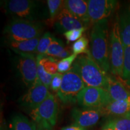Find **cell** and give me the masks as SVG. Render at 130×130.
I'll return each mask as SVG.
<instances>
[{"label": "cell", "mask_w": 130, "mask_h": 130, "mask_svg": "<svg viewBox=\"0 0 130 130\" xmlns=\"http://www.w3.org/2000/svg\"><path fill=\"white\" fill-rule=\"evenodd\" d=\"M108 19L99 21L92 27L90 52L92 58L105 73L110 71Z\"/></svg>", "instance_id": "obj_1"}, {"label": "cell", "mask_w": 130, "mask_h": 130, "mask_svg": "<svg viewBox=\"0 0 130 130\" xmlns=\"http://www.w3.org/2000/svg\"><path fill=\"white\" fill-rule=\"evenodd\" d=\"M6 13L13 18L41 22L49 18L48 9L42 2L32 0H8L1 3Z\"/></svg>", "instance_id": "obj_2"}, {"label": "cell", "mask_w": 130, "mask_h": 130, "mask_svg": "<svg viewBox=\"0 0 130 130\" xmlns=\"http://www.w3.org/2000/svg\"><path fill=\"white\" fill-rule=\"evenodd\" d=\"M73 65L77 69L86 86L106 89L108 76L94 60L90 52L79 55Z\"/></svg>", "instance_id": "obj_3"}, {"label": "cell", "mask_w": 130, "mask_h": 130, "mask_svg": "<svg viewBox=\"0 0 130 130\" xmlns=\"http://www.w3.org/2000/svg\"><path fill=\"white\" fill-rule=\"evenodd\" d=\"M44 26L41 22L13 18L4 29L7 40L22 41L42 36Z\"/></svg>", "instance_id": "obj_4"}, {"label": "cell", "mask_w": 130, "mask_h": 130, "mask_svg": "<svg viewBox=\"0 0 130 130\" xmlns=\"http://www.w3.org/2000/svg\"><path fill=\"white\" fill-rule=\"evenodd\" d=\"M58 104L56 98L53 94L42 103L33 109L30 110L29 115L32 121L39 128L52 130L58 119Z\"/></svg>", "instance_id": "obj_5"}, {"label": "cell", "mask_w": 130, "mask_h": 130, "mask_svg": "<svg viewBox=\"0 0 130 130\" xmlns=\"http://www.w3.org/2000/svg\"><path fill=\"white\" fill-rule=\"evenodd\" d=\"M85 87L78 72L73 65L69 71L63 74L60 88L57 95L65 104L75 103L78 95Z\"/></svg>", "instance_id": "obj_6"}, {"label": "cell", "mask_w": 130, "mask_h": 130, "mask_svg": "<svg viewBox=\"0 0 130 130\" xmlns=\"http://www.w3.org/2000/svg\"><path fill=\"white\" fill-rule=\"evenodd\" d=\"M125 47L120 34L118 19L114 23L110 35V71L115 75L122 77Z\"/></svg>", "instance_id": "obj_7"}, {"label": "cell", "mask_w": 130, "mask_h": 130, "mask_svg": "<svg viewBox=\"0 0 130 130\" xmlns=\"http://www.w3.org/2000/svg\"><path fill=\"white\" fill-rule=\"evenodd\" d=\"M111 102L106 89L86 86L78 95L77 102L85 108H101Z\"/></svg>", "instance_id": "obj_8"}, {"label": "cell", "mask_w": 130, "mask_h": 130, "mask_svg": "<svg viewBox=\"0 0 130 130\" xmlns=\"http://www.w3.org/2000/svg\"><path fill=\"white\" fill-rule=\"evenodd\" d=\"M15 53L19 55L17 68L21 79L26 87L30 88L38 78L37 55L17 51Z\"/></svg>", "instance_id": "obj_9"}, {"label": "cell", "mask_w": 130, "mask_h": 130, "mask_svg": "<svg viewBox=\"0 0 130 130\" xmlns=\"http://www.w3.org/2000/svg\"><path fill=\"white\" fill-rule=\"evenodd\" d=\"M48 89L37 78L35 83L19 98V104L30 110L33 109L42 103L51 94Z\"/></svg>", "instance_id": "obj_10"}, {"label": "cell", "mask_w": 130, "mask_h": 130, "mask_svg": "<svg viewBox=\"0 0 130 130\" xmlns=\"http://www.w3.org/2000/svg\"><path fill=\"white\" fill-rule=\"evenodd\" d=\"M118 2L115 0H89V16L92 25L99 21L108 19L115 10Z\"/></svg>", "instance_id": "obj_11"}, {"label": "cell", "mask_w": 130, "mask_h": 130, "mask_svg": "<svg viewBox=\"0 0 130 130\" xmlns=\"http://www.w3.org/2000/svg\"><path fill=\"white\" fill-rule=\"evenodd\" d=\"M71 116L74 124L87 129L96 124L102 114L100 108H74L71 111Z\"/></svg>", "instance_id": "obj_12"}, {"label": "cell", "mask_w": 130, "mask_h": 130, "mask_svg": "<svg viewBox=\"0 0 130 130\" xmlns=\"http://www.w3.org/2000/svg\"><path fill=\"white\" fill-rule=\"evenodd\" d=\"M54 25L58 32L63 34L68 31L85 27L82 22L65 8L58 14Z\"/></svg>", "instance_id": "obj_13"}, {"label": "cell", "mask_w": 130, "mask_h": 130, "mask_svg": "<svg viewBox=\"0 0 130 130\" xmlns=\"http://www.w3.org/2000/svg\"><path fill=\"white\" fill-rule=\"evenodd\" d=\"M64 8L82 22L85 27L90 24L89 16L88 1L65 0Z\"/></svg>", "instance_id": "obj_14"}, {"label": "cell", "mask_w": 130, "mask_h": 130, "mask_svg": "<svg viewBox=\"0 0 130 130\" xmlns=\"http://www.w3.org/2000/svg\"><path fill=\"white\" fill-rule=\"evenodd\" d=\"M106 90L111 101L126 100L130 98V90L120 81L109 77Z\"/></svg>", "instance_id": "obj_15"}, {"label": "cell", "mask_w": 130, "mask_h": 130, "mask_svg": "<svg viewBox=\"0 0 130 130\" xmlns=\"http://www.w3.org/2000/svg\"><path fill=\"white\" fill-rule=\"evenodd\" d=\"M102 116H121L130 113V98L126 100L111 101L100 108Z\"/></svg>", "instance_id": "obj_16"}, {"label": "cell", "mask_w": 130, "mask_h": 130, "mask_svg": "<svg viewBox=\"0 0 130 130\" xmlns=\"http://www.w3.org/2000/svg\"><path fill=\"white\" fill-rule=\"evenodd\" d=\"M118 21L123 46H130V6L122 12Z\"/></svg>", "instance_id": "obj_17"}, {"label": "cell", "mask_w": 130, "mask_h": 130, "mask_svg": "<svg viewBox=\"0 0 130 130\" xmlns=\"http://www.w3.org/2000/svg\"><path fill=\"white\" fill-rule=\"evenodd\" d=\"M40 37H36L30 40H22V41L7 40V45L8 46L12 49L14 52L17 51L24 53L36 54Z\"/></svg>", "instance_id": "obj_18"}, {"label": "cell", "mask_w": 130, "mask_h": 130, "mask_svg": "<svg viewBox=\"0 0 130 130\" xmlns=\"http://www.w3.org/2000/svg\"><path fill=\"white\" fill-rule=\"evenodd\" d=\"M10 130H38L35 122L29 119L24 115L18 114L14 115L10 123Z\"/></svg>", "instance_id": "obj_19"}, {"label": "cell", "mask_w": 130, "mask_h": 130, "mask_svg": "<svg viewBox=\"0 0 130 130\" xmlns=\"http://www.w3.org/2000/svg\"><path fill=\"white\" fill-rule=\"evenodd\" d=\"M49 12L48 21L50 24L54 25L55 20L58 14L64 8V1L63 0H48L46 1Z\"/></svg>", "instance_id": "obj_20"}, {"label": "cell", "mask_w": 130, "mask_h": 130, "mask_svg": "<svg viewBox=\"0 0 130 130\" xmlns=\"http://www.w3.org/2000/svg\"><path fill=\"white\" fill-rule=\"evenodd\" d=\"M54 37L50 32H46L40 37L37 48L36 51V54L45 56L47 50L53 40Z\"/></svg>", "instance_id": "obj_21"}, {"label": "cell", "mask_w": 130, "mask_h": 130, "mask_svg": "<svg viewBox=\"0 0 130 130\" xmlns=\"http://www.w3.org/2000/svg\"><path fill=\"white\" fill-rule=\"evenodd\" d=\"M113 130H130V113L110 120Z\"/></svg>", "instance_id": "obj_22"}, {"label": "cell", "mask_w": 130, "mask_h": 130, "mask_svg": "<svg viewBox=\"0 0 130 130\" xmlns=\"http://www.w3.org/2000/svg\"><path fill=\"white\" fill-rule=\"evenodd\" d=\"M89 40L85 36H82L80 39L75 41L72 45V53L77 55L87 54L90 52L89 49Z\"/></svg>", "instance_id": "obj_23"}, {"label": "cell", "mask_w": 130, "mask_h": 130, "mask_svg": "<svg viewBox=\"0 0 130 130\" xmlns=\"http://www.w3.org/2000/svg\"><path fill=\"white\" fill-rule=\"evenodd\" d=\"M66 47L61 40L54 37L53 40L50 44L45 56L56 58L58 55L62 52Z\"/></svg>", "instance_id": "obj_24"}, {"label": "cell", "mask_w": 130, "mask_h": 130, "mask_svg": "<svg viewBox=\"0 0 130 130\" xmlns=\"http://www.w3.org/2000/svg\"><path fill=\"white\" fill-rule=\"evenodd\" d=\"M78 56L72 54L71 56L63 59H61L58 62V72L64 74L69 71L72 67Z\"/></svg>", "instance_id": "obj_25"}, {"label": "cell", "mask_w": 130, "mask_h": 130, "mask_svg": "<svg viewBox=\"0 0 130 130\" xmlns=\"http://www.w3.org/2000/svg\"><path fill=\"white\" fill-rule=\"evenodd\" d=\"M124 51V61L122 78L126 83L130 84V46L125 47Z\"/></svg>", "instance_id": "obj_26"}, {"label": "cell", "mask_w": 130, "mask_h": 130, "mask_svg": "<svg viewBox=\"0 0 130 130\" xmlns=\"http://www.w3.org/2000/svg\"><path fill=\"white\" fill-rule=\"evenodd\" d=\"M37 75H38L39 79L42 81V83L44 85L50 89V85L53 79L54 75L49 74L45 71L44 68L42 66V63L39 61L37 60Z\"/></svg>", "instance_id": "obj_27"}, {"label": "cell", "mask_w": 130, "mask_h": 130, "mask_svg": "<svg viewBox=\"0 0 130 130\" xmlns=\"http://www.w3.org/2000/svg\"><path fill=\"white\" fill-rule=\"evenodd\" d=\"M86 30V27H83L81 28L74 29V30L68 31L63 33L68 43L75 42L82 37L83 32Z\"/></svg>", "instance_id": "obj_28"}, {"label": "cell", "mask_w": 130, "mask_h": 130, "mask_svg": "<svg viewBox=\"0 0 130 130\" xmlns=\"http://www.w3.org/2000/svg\"><path fill=\"white\" fill-rule=\"evenodd\" d=\"M63 75V74L57 72L53 75L51 85H50V89L53 92L57 93L58 90L60 88L61 82H62Z\"/></svg>", "instance_id": "obj_29"}, {"label": "cell", "mask_w": 130, "mask_h": 130, "mask_svg": "<svg viewBox=\"0 0 130 130\" xmlns=\"http://www.w3.org/2000/svg\"><path fill=\"white\" fill-rule=\"evenodd\" d=\"M61 130H87V129L81 127V126H78L75 124H73L72 125H69V126L63 127L61 129Z\"/></svg>", "instance_id": "obj_30"}, {"label": "cell", "mask_w": 130, "mask_h": 130, "mask_svg": "<svg viewBox=\"0 0 130 130\" xmlns=\"http://www.w3.org/2000/svg\"><path fill=\"white\" fill-rule=\"evenodd\" d=\"M102 130H113V126H112L110 121H108L106 123H105V125L104 126L103 128H102Z\"/></svg>", "instance_id": "obj_31"}, {"label": "cell", "mask_w": 130, "mask_h": 130, "mask_svg": "<svg viewBox=\"0 0 130 130\" xmlns=\"http://www.w3.org/2000/svg\"><path fill=\"white\" fill-rule=\"evenodd\" d=\"M38 130H48V129H44V128H39L38 127Z\"/></svg>", "instance_id": "obj_32"}, {"label": "cell", "mask_w": 130, "mask_h": 130, "mask_svg": "<svg viewBox=\"0 0 130 130\" xmlns=\"http://www.w3.org/2000/svg\"><path fill=\"white\" fill-rule=\"evenodd\" d=\"M1 130H4V129H3V128H1Z\"/></svg>", "instance_id": "obj_33"}]
</instances>
